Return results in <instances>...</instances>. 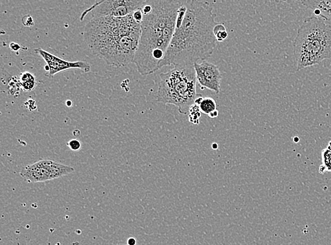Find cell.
<instances>
[{
  "label": "cell",
  "instance_id": "1",
  "mask_svg": "<svg viewBox=\"0 0 331 245\" xmlns=\"http://www.w3.org/2000/svg\"><path fill=\"white\" fill-rule=\"evenodd\" d=\"M214 7L208 2L183 1L178 10L176 27L160 68L194 65L206 60L216 47L214 30L218 24Z\"/></svg>",
  "mask_w": 331,
  "mask_h": 245
},
{
  "label": "cell",
  "instance_id": "2",
  "mask_svg": "<svg viewBox=\"0 0 331 245\" xmlns=\"http://www.w3.org/2000/svg\"><path fill=\"white\" fill-rule=\"evenodd\" d=\"M182 0H150L141 7L144 19L133 63L142 76L160 69L174 35L178 10Z\"/></svg>",
  "mask_w": 331,
  "mask_h": 245
},
{
  "label": "cell",
  "instance_id": "3",
  "mask_svg": "<svg viewBox=\"0 0 331 245\" xmlns=\"http://www.w3.org/2000/svg\"><path fill=\"white\" fill-rule=\"evenodd\" d=\"M141 33L133 16L94 18L84 28V37L93 54L108 65L120 68L133 63Z\"/></svg>",
  "mask_w": 331,
  "mask_h": 245
},
{
  "label": "cell",
  "instance_id": "4",
  "mask_svg": "<svg viewBox=\"0 0 331 245\" xmlns=\"http://www.w3.org/2000/svg\"><path fill=\"white\" fill-rule=\"evenodd\" d=\"M294 56L298 71L331 58V25L311 16L303 21L294 40Z\"/></svg>",
  "mask_w": 331,
  "mask_h": 245
},
{
  "label": "cell",
  "instance_id": "5",
  "mask_svg": "<svg viewBox=\"0 0 331 245\" xmlns=\"http://www.w3.org/2000/svg\"><path fill=\"white\" fill-rule=\"evenodd\" d=\"M196 84L194 65L176 66L159 76L157 101L175 105L180 113L187 114L198 96Z\"/></svg>",
  "mask_w": 331,
  "mask_h": 245
},
{
  "label": "cell",
  "instance_id": "6",
  "mask_svg": "<svg viewBox=\"0 0 331 245\" xmlns=\"http://www.w3.org/2000/svg\"><path fill=\"white\" fill-rule=\"evenodd\" d=\"M145 0H105L96 2L90 8L84 11L80 17L83 21L91 13L92 19L101 17L121 18L132 15L134 11L141 8Z\"/></svg>",
  "mask_w": 331,
  "mask_h": 245
},
{
  "label": "cell",
  "instance_id": "7",
  "mask_svg": "<svg viewBox=\"0 0 331 245\" xmlns=\"http://www.w3.org/2000/svg\"><path fill=\"white\" fill-rule=\"evenodd\" d=\"M74 168L51 160H42L22 168L20 175L27 182L35 183L55 180L71 174Z\"/></svg>",
  "mask_w": 331,
  "mask_h": 245
},
{
  "label": "cell",
  "instance_id": "8",
  "mask_svg": "<svg viewBox=\"0 0 331 245\" xmlns=\"http://www.w3.org/2000/svg\"><path fill=\"white\" fill-rule=\"evenodd\" d=\"M34 51L36 54L40 55L47 64L45 67V70L46 71V74L48 77H53L55 75L69 69H80L85 73L90 72L91 70L90 64L84 61L69 62L44 51L42 48H37L34 50Z\"/></svg>",
  "mask_w": 331,
  "mask_h": 245
},
{
  "label": "cell",
  "instance_id": "9",
  "mask_svg": "<svg viewBox=\"0 0 331 245\" xmlns=\"http://www.w3.org/2000/svg\"><path fill=\"white\" fill-rule=\"evenodd\" d=\"M196 80L201 90L209 89L218 94L221 92L222 74L219 67L207 60L194 64Z\"/></svg>",
  "mask_w": 331,
  "mask_h": 245
},
{
  "label": "cell",
  "instance_id": "10",
  "mask_svg": "<svg viewBox=\"0 0 331 245\" xmlns=\"http://www.w3.org/2000/svg\"><path fill=\"white\" fill-rule=\"evenodd\" d=\"M302 5L314 11V16L321 17L325 21L331 20V0L320 1H302Z\"/></svg>",
  "mask_w": 331,
  "mask_h": 245
},
{
  "label": "cell",
  "instance_id": "11",
  "mask_svg": "<svg viewBox=\"0 0 331 245\" xmlns=\"http://www.w3.org/2000/svg\"><path fill=\"white\" fill-rule=\"evenodd\" d=\"M19 84L21 89L24 91H31L36 87L35 77L31 73L24 72L20 75Z\"/></svg>",
  "mask_w": 331,
  "mask_h": 245
},
{
  "label": "cell",
  "instance_id": "12",
  "mask_svg": "<svg viewBox=\"0 0 331 245\" xmlns=\"http://www.w3.org/2000/svg\"><path fill=\"white\" fill-rule=\"evenodd\" d=\"M198 106H199L201 113L206 114L208 116L211 112L217 110V103H216L214 98L210 97H203V100H202Z\"/></svg>",
  "mask_w": 331,
  "mask_h": 245
},
{
  "label": "cell",
  "instance_id": "13",
  "mask_svg": "<svg viewBox=\"0 0 331 245\" xmlns=\"http://www.w3.org/2000/svg\"><path fill=\"white\" fill-rule=\"evenodd\" d=\"M322 161L323 166L319 168L320 173H321L322 171H323V174L325 172H331V141L328 148L322 152Z\"/></svg>",
  "mask_w": 331,
  "mask_h": 245
},
{
  "label": "cell",
  "instance_id": "14",
  "mask_svg": "<svg viewBox=\"0 0 331 245\" xmlns=\"http://www.w3.org/2000/svg\"><path fill=\"white\" fill-rule=\"evenodd\" d=\"M214 33L217 42H223L228 38V33L223 23H218V24L215 26Z\"/></svg>",
  "mask_w": 331,
  "mask_h": 245
},
{
  "label": "cell",
  "instance_id": "15",
  "mask_svg": "<svg viewBox=\"0 0 331 245\" xmlns=\"http://www.w3.org/2000/svg\"><path fill=\"white\" fill-rule=\"evenodd\" d=\"M201 114L199 106L194 103V105H191L190 109H189V112H188L189 121L194 125L199 124V119L201 117Z\"/></svg>",
  "mask_w": 331,
  "mask_h": 245
},
{
  "label": "cell",
  "instance_id": "16",
  "mask_svg": "<svg viewBox=\"0 0 331 245\" xmlns=\"http://www.w3.org/2000/svg\"><path fill=\"white\" fill-rule=\"evenodd\" d=\"M67 146L72 151H78L81 148V143L77 139H72V140H70L67 143Z\"/></svg>",
  "mask_w": 331,
  "mask_h": 245
},
{
  "label": "cell",
  "instance_id": "17",
  "mask_svg": "<svg viewBox=\"0 0 331 245\" xmlns=\"http://www.w3.org/2000/svg\"><path fill=\"white\" fill-rule=\"evenodd\" d=\"M134 20L137 21L139 24H141L142 23L143 19H144V14H143L142 10L141 8L138 9V10L134 11V13L132 14Z\"/></svg>",
  "mask_w": 331,
  "mask_h": 245
},
{
  "label": "cell",
  "instance_id": "18",
  "mask_svg": "<svg viewBox=\"0 0 331 245\" xmlns=\"http://www.w3.org/2000/svg\"><path fill=\"white\" fill-rule=\"evenodd\" d=\"M22 21V24L26 27H30V26H33L34 25V20L33 17L30 15H26L21 19Z\"/></svg>",
  "mask_w": 331,
  "mask_h": 245
},
{
  "label": "cell",
  "instance_id": "19",
  "mask_svg": "<svg viewBox=\"0 0 331 245\" xmlns=\"http://www.w3.org/2000/svg\"><path fill=\"white\" fill-rule=\"evenodd\" d=\"M10 48L14 52L19 51L21 49L20 46L19 44H16V43H12L10 44Z\"/></svg>",
  "mask_w": 331,
  "mask_h": 245
},
{
  "label": "cell",
  "instance_id": "20",
  "mask_svg": "<svg viewBox=\"0 0 331 245\" xmlns=\"http://www.w3.org/2000/svg\"><path fill=\"white\" fill-rule=\"evenodd\" d=\"M218 114H219V112H218V110H216L214 112H211L209 117H211V119H216V117H218Z\"/></svg>",
  "mask_w": 331,
  "mask_h": 245
},
{
  "label": "cell",
  "instance_id": "21",
  "mask_svg": "<svg viewBox=\"0 0 331 245\" xmlns=\"http://www.w3.org/2000/svg\"><path fill=\"white\" fill-rule=\"evenodd\" d=\"M128 245H137V239L134 237H130L128 240Z\"/></svg>",
  "mask_w": 331,
  "mask_h": 245
},
{
  "label": "cell",
  "instance_id": "22",
  "mask_svg": "<svg viewBox=\"0 0 331 245\" xmlns=\"http://www.w3.org/2000/svg\"><path fill=\"white\" fill-rule=\"evenodd\" d=\"M66 105H67V106L70 107L71 106V105H72V103H71V101H67L66 102Z\"/></svg>",
  "mask_w": 331,
  "mask_h": 245
},
{
  "label": "cell",
  "instance_id": "23",
  "mask_svg": "<svg viewBox=\"0 0 331 245\" xmlns=\"http://www.w3.org/2000/svg\"><path fill=\"white\" fill-rule=\"evenodd\" d=\"M218 146V144H216V143H215V144H213L212 145V147L214 148V149H217Z\"/></svg>",
  "mask_w": 331,
  "mask_h": 245
},
{
  "label": "cell",
  "instance_id": "24",
  "mask_svg": "<svg viewBox=\"0 0 331 245\" xmlns=\"http://www.w3.org/2000/svg\"><path fill=\"white\" fill-rule=\"evenodd\" d=\"M294 141H295V142H296V143L299 142V138L298 137L295 138Z\"/></svg>",
  "mask_w": 331,
  "mask_h": 245
},
{
  "label": "cell",
  "instance_id": "25",
  "mask_svg": "<svg viewBox=\"0 0 331 245\" xmlns=\"http://www.w3.org/2000/svg\"><path fill=\"white\" fill-rule=\"evenodd\" d=\"M116 245H128V244H116Z\"/></svg>",
  "mask_w": 331,
  "mask_h": 245
}]
</instances>
